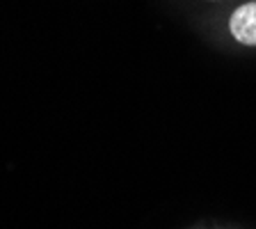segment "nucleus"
Segmentation results:
<instances>
[{
    "instance_id": "1",
    "label": "nucleus",
    "mask_w": 256,
    "mask_h": 229,
    "mask_svg": "<svg viewBox=\"0 0 256 229\" xmlns=\"http://www.w3.org/2000/svg\"><path fill=\"white\" fill-rule=\"evenodd\" d=\"M220 10L224 37L238 48L256 51V0H231Z\"/></svg>"
},
{
    "instance_id": "2",
    "label": "nucleus",
    "mask_w": 256,
    "mask_h": 229,
    "mask_svg": "<svg viewBox=\"0 0 256 229\" xmlns=\"http://www.w3.org/2000/svg\"><path fill=\"white\" fill-rule=\"evenodd\" d=\"M194 3H199V5H208V7H224L226 3H231V0H194Z\"/></svg>"
}]
</instances>
